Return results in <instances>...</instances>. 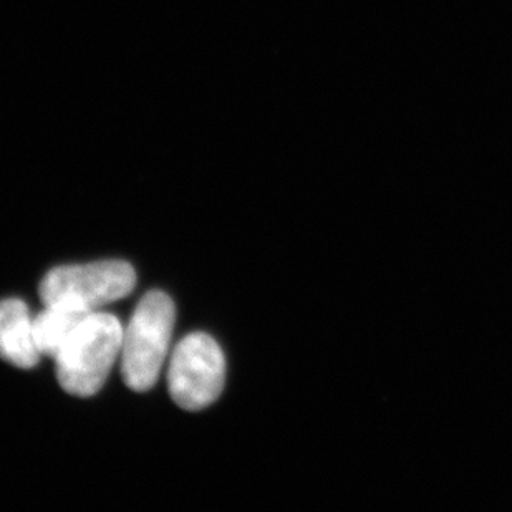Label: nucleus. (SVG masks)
Segmentation results:
<instances>
[{
  "mask_svg": "<svg viewBox=\"0 0 512 512\" xmlns=\"http://www.w3.org/2000/svg\"><path fill=\"white\" fill-rule=\"evenodd\" d=\"M123 332L115 315H88L55 357L60 387L73 397L97 395L121 353Z\"/></svg>",
  "mask_w": 512,
  "mask_h": 512,
  "instance_id": "1",
  "label": "nucleus"
},
{
  "mask_svg": "<svg viewBox=\"0 0 512 512\" xmlns=\"http://www.w3.org/2000/svg\"><path fill=\"white\" fill-rule=\"evenodd\" d=\"M176 309L170 295L150 290L141 297L121 343V375L135 392L153 388L165 362Z\"/></svg>",
  "mask_w": 512,
  "mask_h": 512,
  "instance_id": "2",
  "label": "nucleus"
},
{
  "mask_svg": "<svg viewBox=\"0 0 512 512\" xmlns=\"http://www.w3.org/2000/svg\"><path fill=\"white\" fill-rule=\"evenodd\" d=\"M226 360L211 335L194 332L174 348L168 370L171 398L183 410L198 411L223 392Z\"/></svg>",
  "mask_w": 512,
  "mask_h": 512,
  "instance_id": "3",
  "label": "nucleus"
},
{
  "mask_svg": "<svg viewBox=\"0 0 512 512\" xmlns=\"http://www.w3.org/2000/svg\"><path fill=\"white\" fill-rule=\"evenodd\" d=\"M136 272L125 261H100L83 266L55 267L39 287L45 305L72 302L93 310L131 294Z\"/></svg>",
  "mask_w": 512,
  "mask_h": 512,
  "instance_id": "4",
  "label": "nucleus"
},
{
  "mask_svg": "<svg viewBox=\"0 0 512 512\" xmlns=\"http://www.w3.org/2000/svg\"><path fill=\"white\" fill-rule=\"evenodd\" d=\"M29 307L24 300L0 302V358L19 368H34L40 362Z\"/></svg>",
  "mask_w": 512,
  "mask_h": 512,
  "instance_id": "5",
  "label": "nucleus"
},
{
  "mask_svg": "<svg viewBox=\"0 0 512 512\" xmlns=\"http://www.w3.org/2000/svg\"><path fill=\"white\" fill-rule=\"evenodd\" d=\"M92 312L93 310L72 302L45 305V310L32 320L34 339L39 352L45 357H57L60 348L70 339V335Z\"/></svg>",
  "mask_w": 512,
  "mask_h": 512,
  "instance_id": "6",
  "label": "nucleus"
}]
</instances>
